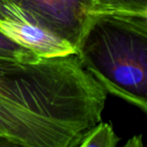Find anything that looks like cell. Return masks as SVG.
Here are the masks:
<instances>
[{"label": "cell", "mask_w": 147, "mask_h": 147, "mask_svg": "<svg viewBox=\"0 0 147 147\" xmlns=\"http://www.w3.org/2000/svg\"><path fill=\"white\" fill-rule=\"evenodd\" d=\"M119 140L112 125L101 121L83 137L76 147H117Z\"/></svg>", "instance_id": "5"}, {"label": "cell", "mask_w": 147, "mask_h": 147, "mask_svg": "<svg viewBox=\"0 0 147 147\" xmlns=\"http://www.w3.org/2000/svg\"><path fill=\"white\" fill-rule=\"evenodd\" d=\"M0 32L40 59L76 53V47L55 34L12 0H0Z\"/></svg>", "instance_id": "3"}, {"label": "cell", "mask_w": 147, "mask_h": 147, "mask_svg": "<svg viewBox=\"0 0 147 147\" xmlns=\"http://www.w3.org/2000/svg\"><path fill=\"white\" fill-rule=\"evenodd\" d=\"M38 22L76 47L99 9L93 0H12Z\"/></svg>", "instance_id": "4"}, {"label": "cell", "mask_w": 147, "mask_h": 147, "mask_svg": "<svg viewBox=\"0 0 147 147\" xmlns=\"http://www.w3.org/2000/svg\"><path fill=\"white\" fill-rule=\"evenodd\" d=\"M99 11L147 13V0H93Z\"/></svg>", "instance_id": "7"}, {"label": "cell", "mask_w": 147, "mask_h": 147, "mask_svg": "<svg viewBox=\"0 0 147 147\" xmlns=\"http://www.w3.org/2000/svg\"><path fill=\"white\" fill-rule=\"evenodd\" d=\"M76 55L107 94L147 112V13L96 12Z\"/></svg>", "instance_id": "2"}, {"label": "cell", "mask_w": 147, "mask_h": 147, "mask_svg": "<svg viewBox=\"0 0 147 147\" xmlns=\"http://www.w3.org/2000/svg\"><path fill=\"white\" fill-rule=\"evenodd\" d=\"M0 147H26V146H23V145L19 144V143L14 142V141H11L8 140V139L1 138L0 137Z\"/></svg>", "instance_id": "9"}, {"label": "cell", "mask_w": 147, "mask_h": 147, "mask_svg": "<svg viewBox=\"0 0 147 147\" xmlns=\"http://www.w3.org/2000/svg\"><path fill=\"white\" fill-rule=\"evenodd\" d=\"M40 57L23 47H19L15 42L0 32V59L16 61H34Z\"/></svg>", "instance_id": "6"}, {"label": "cell", "mask_w": 147, "mask_h": 147, "mask_svg": "<svg viewBox=\"0 0 147 147\" xmlns=\"http://www.w3.org/2000/svg\"><path fill=\"white\" fill-rule=\"evenodd\" d=\"M122 147H145L143 143L142 134L135 135L132 138H130Z\"/></svg>", "instance_id": "8"}, {"label": "cell", "mask_w": 147, "mask_h": 147, "mask_svg": "<svg viewBox=\"0 0 147 147\" xmlns=\"http://www.w3.org/2000/svg\"><path fill=\"white\" fill-rule=\"evenodd\" d=\"M107 95L76 53L0 59V137L26 147H76L101 122Z\"/></svg>", "instance_id": "1"}]
</instances>
